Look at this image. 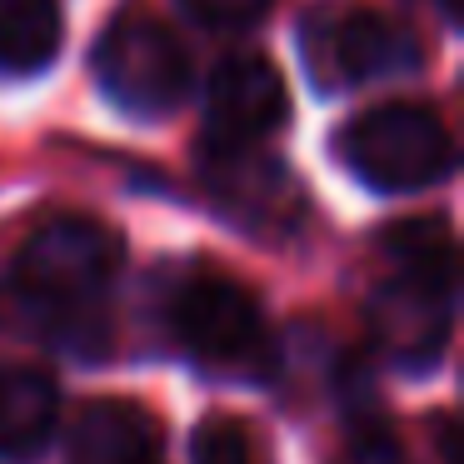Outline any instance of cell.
<instances>
[{"label": "cell", "mask_w": 464, "mask_h": 464, "mask_svg": "<svg viewBox=\"0 0 464 464\" xmlns=\"http://www.w3.org/2000/svg\"><path fill=\"white\" fill-rule=\"evenodd\" d=\"M440 11H444V21H459V0H440Z\"/></svg>", "instance_id": "2e32d148"}, {"label": "cell", "mask_w": 464, "mask_h": 464, "mask_svg": "<svg viewBox=\"0 0 464 464\" xmlns=\"http://www.w3.org/2000/svg\"><path fill=\"white\" fill-rule=\"evenodd\" d=\"M350 464H400V454H394V444H384L380 434H374V440H354Z\"/></svg>", "instance_id": "5bb4252c"}, {"label": "cell", "mask_w": 464, "mask_h": 464, "mask_svg": "<svg viewBox=\"0 0 464 464\" xmlns=\"http://www.w3.org/2000/svg\"><path fill=\"white\" fill-rule=\"evenodd\" d=\"M334 155L370 190H390V195L440 185L454 170V140L444 130V121L424 105H404V101L354 115L334 140Z\"/></svg>", "instance_id": "3957f363"}, {"label": "cell", "mask_w": 464, "mask_h": 464, "mask_svg": "<svg viewBox=\"0 0 464 464\" xmlns=\"http://www.w3.org/2000/svg\"><path fill=\"white\" fill-rule=\"evenodd\" d=\"M440 454H444V464H459V420L454 414L440 420Z\"/></svg>", "instance_id": "9a60e30c"}, {"label": "cell", "mask_w": 464, "mask_h": 464, "mask_svg": "<svg viewBox=\"0 0 464 464\" xmlns=\"http://www.w3.org/2000/svg\"><path fill=\"white\" fill-rule=\"evenodd\" d=\"M115 265H121V240L105 225L61 215L25 240L15 260V290L51 330L75 340L95 330V304L111 290Z\"/></svg>", "instance_id": "7a4b0ae2"}, {"label": "cell", "mask_w": 464, "mask_h": 464, "mask_svg": "<svg viewBox=\"0 0 464 464\" xmlns=\"http://www.w3.org/2000/svg\"><path fill=\"white\" fill-rule=\"evenodd\" d=\"M95 75L125 115H170L190 85V55L180 35L150 11H121L95 45Z\"/></svg>", "instance_id": "5b68a950"}, {"label": "cell", "mask_w": 464, "mask_h": 464, "mask_svg": "<svg viewBox=\"0 0 464 464\" xmlns=\"http://www.w3.org/2000/svg\"><path fill=\"white\" fill-rule=\"evenodd\" d=\"M65 41L61 0H0V71L35 75Z\"/></svg>", "instance_id": "8fae6325"}, {"label": "cell", "mask_w": 464, "mask_h": 464, "mask_svg": "<svg viewBox=\"0 0 464 464\" xmlns=\"http://www.w3.org/2000/svg\"><path fill=\"white\" fill-rule=\"evenodd\" d=\"M155 424L130 400H95L71 430V464H150Z\"/></svg>", "instance_id": "30bf717a"}, {"label": "cell", "mask_w": 464, "mask_h": 464, "mask_svg": "<svg viewBox=\"0 0 464 464\" xmlns=\"http://www.w3.org/2000/svg\"><path fill=\"white\" fill-rule=\"evenodd\" d=\"M390 280L370 304L380 344L400 364H430L444 350L454 310V235L444 220H410L384 235Z\"/></svg>", "instance_id": "6da1fadb"}, {"label": "cell", "mask_w": 464, "mask_h": 464, "mask_svg": "<svg viewBox=\"0 0 464 464\" xmlns=\"http://www.w3.org/2000/svg\"><path fill=\"white\" fill-rule=\"evenodd\" d=\"M61 420V394L55 380L31 364H5L0 370V459H35L51 444Z\"/></svg>", "instance_id": "9c48e42d"}, {"label": "cell", "mask_w": 464, "mask_h": 464, "mask_svg": "<svg viewBox=\"0 0 464 464\" xmlns=\"http://www.w3.org/2000/svg\"><path fill=\"white\" fill-rule=\"evenodd\" d=\"M205 25H220V31H245L255 25L265 11H270V0H185Z\"/></svg>", "instance_id": "4fadbf2b"}, {"label": "cell", "mask_w": 464, "mask_h": 464, "mask_svg": "<svg viewBox=\"0 0 464 464\" xmlns=\"http://www.w3.org/2000/svg\"><path fill=\"white\" fill-rule=\"evenodd\" d=\"M170 334L210 370L260 374L270 370V330L240 280L195 270L170 295Z\"/></svg>", "instance_id": "277c9868"}, {"label": "cell", "mask_w": 464, "mask_h": 464, "mask_svg": "<svg viewBox=\"0 0 464 464\" xmlns=\"http://www.w3.org/2000/svg\"><path fill=\"white\" fill-rule=\"evenodd\" d=\"M205 185H210L215 205L255 235H285L304 215L300 180L265 145L210 140V150H205Z\"/></svg>", "instance_id": "52a82bcc"}, {"label": "cell", "mask_w": 464, "mask_h": 464, "mask_svg": "<svg viewBox=\"0 0 464 464\" xmlns=\"http://www.w3.org/2000/svg\"><path fill=\"white\" fill-rule=\"evenodd\" d=\"M304 65H310L314 85L340 91V85L380 81V75H400L420 65V45L404 25L384 21L374 11H344V5H320L304 15L300 25Z\"/></svg>", "instance_id": "8992f818"}, {"label": "cell", "mask_w": 464, "mask_h": 464, "mask_svg": "<svg viewBox=\"0 0 464 464\" xmlns=\"http://www.w3.org/2000/svg\"><path fill=\"white\" fill-rule=\"evenodd\" d=\"M190 459L195 464H260L255 459V440L240 420L230 414H205L190 434Z\"/></svg>", "instance_id": "7c38bea8"}, {"label": "cell", "mask_w": 464, "mask_h": 464, "mask_svg": "<svg viewBox=\"0 0 464 464\" xmlns=\"http://www.w3.org/2000/svg\"><path fill=\"white\" fill-rule=\"evenodd\" d=\"M205 111H210V140L260 145L265 135L285 125L290 91H285V75L265 55H230L225 65H215Z\"/></svg>", "instance_id": "ba28073f"}]
</instances>
